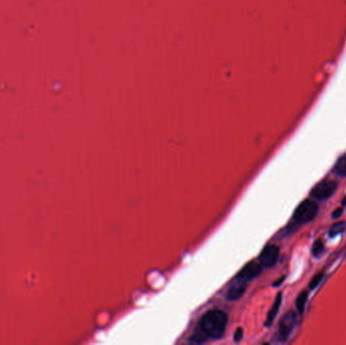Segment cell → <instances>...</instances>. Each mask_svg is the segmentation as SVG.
<instances>
[{
  "label": "cell",
  "mask_w": 346,
  "mask_h": 345,
  "mask_svg": "<svg viewBox=\"0 0 346 345\" xmlns=\"http://www.w3.org/2000/svg\"><path fill=\"white\" fill-rule=\"evenodd\" d=\"M228 324V315L221 309H212L203 315L195 333L191 337V343L202 344L210 340L220 339L224 336Z\"/></svg>",
  "instance_id": "6da1fadb"
},
{
  "label": "cell",
  "mask_w": 346,
  "mask_h": 345,
  "mask_svg": "<svg viewBox=\"0 0 346 345\" xmlns=\"http://www.w3.org/2000/svg\"><path fill=\"white\" fill-rule=\"evenodd\" d=\"M318 210L319 208L315 201L305 200L296 209L294 213V219L300 224L309 223L315 219L318 214Z\"/></svg>",
  "instance_id": "7a4b0ae2"
},
{
  "label": "cell",
  "mask_w": 346,
  "mask_h": 345,
  "mask_svg": "<svg viewBox=\"0 0 346 345\" xmlns=\"http://www.w3.org/2000/svg\"><path fill=\"white\" fill-rule=\"evenodd\" d=\"M297 325V314L294 312H288L281 320L279 324V330L276 338L279 342H285L293 332Z\"/></svg>",
  "instance_id": "3957f363"
},
{
  "label": "cell",
  "mask_w": 346,
  "mask_h": 345,
  "mask_svg": "<svg viewBox=\"0 0 346 345\" xmlns=\"http://www.w3.org/2000/svg\"><path fill=\"white\" fill-rule=\"evenodd\" d=\"M337 190V184L332 181H323L311 191V196L316 200H327Z\"/></svg>",
  "instance_id": "277c9868"
},
{
  "label": "cell",
  "mask_w": 346,
  "mask_h": 345,
  "mask_svg": "<svg viewBox=\"0 0 346 345\" xmlns=\"http://www.w3.org/2000/svg\"><path fill=\"white\" fill-rule=\"evenodd\" d=\"M280 256V248L277 245L270 244L265 247L263 252L259 255V264L264 268H272L274 267L279 260Z\"/></svg>",
  "instance_id": "5b68a950"
},
{
  "label": "cell",
  "mask_w": 346,
  "mask_h": 345,
  "mask_svg": "<svg viewBox=\"0 0 346 345\" xmlns=\"http://www.w3.org/2000/svg\"><path fill=\"white\" fill-rule=\"evenodd\" d=\"M263 268L264 267L261 264L251 262L240 271V273L237 275L236 278L248 283L256 279L258 276H261V274L263 273Z\"/></svg>",
  "instance_id": "8992f818"
},
{
  "label": "cell",
  "mask_w": 346,
  "mask_h": 345,
  "mask_svg": "<svg viewBox=\"0 0 346 345\" xmlns=\"http://www.w3.org/2000/svg\"><path fill=\"white\" fill-rule=\"evenodd\" d=\"M247 291V282H244L238 278H235L230 288L227 291L226 297L229 301H238Z\"/></svg>",
  "instance_id": "52a82bcc"
},
{
  "label": "cell",
  "mask_w": 346,
  "mask_h": 345,
  "mask_svg": "<svg viewBox=\"0 0 346 345\" xmlns=\"http://www.w3.org/2000/svg\"><path fill=\"white\" fill-rule=\"evenodd\" d=\"M282 301H283V297H282V293H280V294H278V296L276 298V301H275L273 307L271 308V310H270V312L268 314L267 321H266V326L270 327L274 323V321H275V319L278 316V313L280 311V308H281V305H282Z\"/></svg>",
  "instance_id": "ba28073f"
},
{
  "label": "cell",
  "mask_w": 346,
  "mask_h": 345,
  "mask_svg": "<svg viewBox=\"0 0 346 345\" xmlns=\"http://www.w3.org/2000/svg\"><path fill=\"white\" fill-rule=\"evenodd\" d=\"M333 172L339 177H346V154L343 155L335 164L333 168Z\"/></svg>",
  "instance_id": "9c48e42d"
},
{
  "label": "cell",
  "mask_w": 346,
  "mask_h": 345,
  "mask_svg": "<svg viewBox=\"0 0 346 345\" xmlns=\"http://www.w3.org/2000/svg\"><path fill=\"white\" fill-rule=\"evenodd\" d=\"M308 300V294L306 291H303L297 298L296 301V305H297V310L299 312V314H303L305 307H306V303Z\"/></svg>",
  "instance_id": "30bf717a"
},
{
  "label": "cell",
  "mask_w": 346,
  "mask_h": 345,
  "mask_svg": "<svg viewBox=\"0 0 346 345\" xmlns=\"http://www.w3.org/2000/svg\"><path fill=\"white\" fill-rule=\"evenodd\" d=\"M346 229V223L345 222H339V223H335L329 230V235L331 237H335L339 234H341L342 232H344Z\"/></svg>",
  "instance_id": "8fae6325"
},
{
  "label": "cell",
  "mask_w": 346,
  "mask_h": 345,
  "mask_svg": "<svg viewBox=\"0 0 346 345\" xmlns=\"http://www.w3.org/2000/svg\"><path fill=\"white\" fill-rule=\"evenodd\" d=\"M323 252H324V244H323V242H322L321 240L316 241V242L314 243L313 249H312L313 255L316 256V257H318V256H320Z\"/></svg>",
  "instance_id": "7c38bea8"
},
{
  "label": "cell",
  "mask_w": 346,
  "mask_h": 345,
  "mask_svg": "<svg viewBox=\"0 0 346 345\" xmlns=\"http://www.w3.org/2000/svg\"><path fill=\"white\" fill-rule=\"evenodd\" d=\"M323 278H324V273L320 272L319 274H317V275L311 280L310 285H309V288H310L311 290H314L315 288H317L318 285H319V284L321 283V281L323 280Z\"/></svg>",
  "instance_id": "4fadbf2b"
},
{
  "label": "cell",
  "mask_w": 346,
  "mask_h": 345,
  "mask_svg": "<svg viewBox=\"0 0 346 345\" xmlns=\"http://www.w3.org/2000/svg\"><path fill=\"white\" fill-rule=\"evenodd\" d=\"M243 337V329L242 328H238L235 333H234V341L235 342H239Z\"/></svg>",
  "instance_id": "5bb4252c"
},
{
  "label": "cell",
  "mask_w": 346,
  "mask_h": 345,
  "mask_svg": "<svg viewBox=\"0 0 346 345\" xmlns=\"http://www.w3.org/2000/svg\"><path fill=\"white\" fill-rule=\"evenodd\" d=\"M343 213V209L342 208H338L333 212V218H338L341 216V214Z\"/></svg>",
  "instance_id": "9a60e30c"
},
{
  "label": "cell",
  "mask_w": 346,
  "mask_h": 345,
  "mask_svg": "<svg viewBox=\"0 0 346 345\" xmlns=\"http://www.w3.org/2000/svg\"><path fill=\"white\" fill-rule=\"evenodd\" d=\"M342 205L346 206V196L343 198V201H342Z\"/></svg>",
  "instance_id": "2e32d148"
}]
</instances>
